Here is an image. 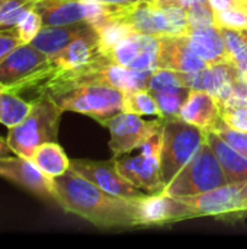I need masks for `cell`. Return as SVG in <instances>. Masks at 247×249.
Masks as SVG:
<instances>
[{
	"mask_svg": "<svg viewBox=\"0 0 247 249\" xmlns=\"http://www.w3.org/2000/svg\"><path fill=\"white\" fill-rule=\"evenodd\" d=\"M55 203L66 212L77 214L99 228L140 226L137 201L114 196L96 187L71 168L52 178Z\"/></svg>",
	"mask_w": 247,
	"mask_h": 249,
	"instance_id": "obj_1",
	"label": "cell"
},
{
	"mask_svg": "<svg viewBox=\"0 0 247 249\" xmlns=\"http://www.w3.org/2000/svg\"><path fill=\"white\" fill-rule=\"evenodd\" d=\"M52 99L63 111H73L96 118L105 124L109 118L124 112L125 93L106 83H83L41 92Z\"/></svg>",
	"mask_w": 247,
	"mask_h": 249,
	"instance_id": "obj_2",
	"label": "cell"
},
{
	"mask_svg": "<svg viewBox=\"0 0 247 249\" xmlns=\"http://www.w3.org/2000/svg\"><path fill=\"white\" fill-rule=\"evenodd\" d=\"M205 142V130L181 117H165L160 146V177L165 187L192 160Z\"/></svg>",
	"mask_w": 247,
	"mask_h": 249,
	"instance_id": "obj_3",
	"label": "cell"
},
{
	"mask_svg": "<svg viewBox=\"0 0 247 249\" xmlns=\"http://www.w3.org/2000/svg\"><path fill=\"white\" fill-rule=\"evenodd\" d=\"M64 111L48 96L38 95L32 101L28 117L13 128H9L7 144L15 155L31 159L35 149L48 142H57L60 118Z\"/></svg>",
	"mask_w": 247,
	"mask_h": 249,
	"instance_id": "obj_4",
	"label": "cell"
},
{
	"mask_svg": "<svg viewBox=\"0 0 247 249\" xmlns=\"http://www.w3.org/2000/svg\"><path fill=\"white\" fill-rule=\"evenodd\" d=\"M105 19L122 22L132 31L147 35H185L189 29L185 7H156L143 0L124 9L112 7Z\"/></svg>",
	"mask_w": 247,
	"mask_h": 249,
	"instance_id": "obj_5",
	"label": "cell"
},
{
	"mask_svg": "<svg viewBox=\"0 0 247 249\" xmlns=\"http://www.w3.org/2000/svg\"><path fill=\"white\" fill-rule=\"evenodd\" d=\"M52 73L49 57L31 42L16 47L0 63V83L4 90L15 93L35 89Z\"/></svg>",
	"mask_w": 247,
	"mask_h": 249,
	"instance_id": "obj_6",
	"label": "cell"
},
{
	"mask_svg": "<svg viewBox=\"0 0 247 249\" xmlns=\"http://www.w3.org/2000/svg\"><path fill=\"white\" fill-rule=\"evenodd\" d=\"M227 184L223 168L211 149L205 142L192 160L185 165L173 181L166 185L165 193L172 197H189L202 194Z\"/></svg>",
	"mask_w": 247,
	"mask_h": 249,
	"instance_id": "obj_7",
	"label": "cell"
},
{
	"mask_svg": "<svg viewBox=\"0 0 247 249\" xmlns=\"http://www.w3.org/2000/svg\"><path fill=\"white\" fill-rule=\"evenodd\" d=\"M160 146L162 131L137 147V155L114 158L115 165L121 175L135 187L151 191L153 194H162L166 187L160 177Z\"/></svg>",
	"mask_w": 247,
	"mask_h": 249,
	"instance_id": "obj_8",
	"label": "cell"
},
{
	"mask_svg": "<svg viewBox=\"0 0 247 249\" xmlns=\"http://www.w3.org/2000/svg\"><path fill=\"white\" fill-rule=\"evenodd\" d=\"M165 124V117L159 120H144L138 114L132 112H121L108 121L106 125L111 131L109 147L114 152L115 158L122 156L124 153L132 152L146 143L150 137L160 133Z\"/></svg>",
	"mask_w": 247,
	"mask_h": 249,
	"instance_id": "obj_9",
	"label": "cell"
},
{
	"mask_svg": "<svg viewBox=\"0 0 247 249\" xmlns=\"http://www.w3.org/2000/svg\"><path fill=\"white\" fill-rule=\"evenodd\" d=\"M160 50L159 35H147L134 32L114 47H111L105 55L118 66L135 69V70H156Z\"/></svg>",
	"mask_w": 247,
	"mask_h": 249,
	"instance_id": "obj_10",
	"label": "cell"
},
{
	"mask_svg": "<svg viewBox=\"0 0 247 249\" xmlns=\"http://www.w3.org/2000/svg\"><path fill=\"white\" fill-rule=\"evenodd\" d=\"M181 198L194 210L195 217H247L242 188L237 185L226 184L202 194Z\"/></svg>",
	"mask_w": 247,
	"mask_h": 249,
	"instance_id": "obj_11",
	"label": "cell"
},
{
	"mask_svg": "<svg viewBox=\"0 0 247 249\" xmlns=\"http://www.w3.org/2000/svg\"><path fill=\"white\" fill-rule=\"evenodd\" d=\"M0 177L25 188L44 200L55 201L54 181L31 159L23 156H0Z\"/></svg>",
	"mask_w": 247,
	"mask_h": 249,
	"instance_id": "obj_12",
	"label": "cell"
},
{
	"mask_svg": "<svg viewBox=\"0 0 247 249\" xmlns=\"http://www.w3.org/2000/svg\"><path fill=\"white\" fill-rule=\"evenodd\" d=\"M70 168L83 178L93 182L96 187L114 196H119L124 198H134L141 196L138 191L140 188L121 175L115 165V160L98 162L87 159H73L70 160Z\"/></svg>",
	"mask_w": 247,
	"mask_h": 249,
	"instance_id": "obj_13",
	"label": "cell"
},
{
	"mask_svg": "<svg viewBox=\"0 0 247 249\" xmlns=\"http://www.w3.org/2000/svg\"><path fill=\"white\" fill-rule=\"evenodd\" d=\"M140 226L165 225L170 222L195 217L194 210L181 198L166 193L153 196H140L135 198Z\"/></svg>",
	"mask_w": 247,
	"mask_h": 249,
	"instance_id": "obj_14",
	"label": "cell"
},
{
	"mask_svg": "<svg viewBox=\"0 0 247 249\" xmlns=\"http://www.w3.org/2000/svg\"><path fill=\"white\" fill-rule=\"evenodd\" d=\"M242 79L234 63H218L191 74V88L207 90L214 96L220 109L233 95L237 82Z\"/></svg>",
	"mask_w": 247,
	"mask_h": 249,
	"instance_id": "obj_15",
	"label": "cell"
},
{
	"mask_svg": "<svg viewBox=\"0 0 247 249\" xmlns=\"http://www.w3.org/2000/svg\"><path fill=\"white\" fill-rule=\"evenodd\" d=\"M160 50L157 69H172L183 73H198L208 67L189 47L185 35H159Z\"/></svg>",
	"mask_w": 247,
	"mask_h": 249,
	"instance_id": "obj_16",
	"label": "cell"
},
{
	"mask_svg": "<svg viewBox=\"0 0 247 249\" xmlns=\"http://www.w3.org/2000/svg\"><path fill=\"white\" fill-rule=\"evenodd\" d=\"M102 55L103 53L100 48V38L95 26V29L74 39L63 51L57 53L55 55H51L49 60L54 67V71H58L82 67Z\"/></svg>",
	"mask_w": 247,
	"mask_h": 249,
	"instance_id": "obj_17",
	"label": "cell"
},
{
	"mask_svg": "<svg viewBox=\"0 0 247 249\" xmlns=\"http://www.w3.org/2000/svg\"><path fill=\"white\" fill-rule=\"evenodd\" d=\"M185 36L191 50L207 64L233 63L223 34L215 25L205 28H189Z\"/></svg>",
	"mask_w": 247,
	"mask_h": 249,
	"instance_id": "obj_18",
	"label": "cell"
},
{
	"mask_svg": "<svg viewBox=\"0 0 247 249\" xmlns=\"http://www.w3.org/2000/svg\"><path fill=\"white\" fill-rule=\"evenodd\" d=\"M178 117L205 131H210L214 130L217 123L221 120V111L211 93L207 90L192 89Z\"/></svg>",
	"mask_w": 247,
	"mask_h": 249,
	"instance_id": "obj_19",
	"label": "cell"
},
{
	"mask_svg": "<svg viewBox=\"0 0 247 249\" xmlns=\"http://www.w3.org/2000/svg\"><path fill=\"white\" fill-rule=\"evenodd\" d=\"M92 29H95V25L89 20L63 26H44L39 34L31 41V44L51 57L63 51L68 44H71L79 36L90 32Z\"/></svg>",
	"mask_w": 247,
	"mask_h": 249,
	"instance_id": "obj_20",
	"label": "cell"
},
{
	"mask_svg": "<svg viewBox=\"0 0 247 249\" xmlns=\"http://www.w3.org/2000/svg\"><path fill=\"white\" fill-rule=\"evenodd\" d=\"M207 143L214 150L223 172L226 175L227 184L243 187L247 181V158L233 149L217 131H207Z\"/></svg>",
	"mask_w": 247,
	"mask_h": 249,
	"instance_id": "obj_21",
	"label": "cell"
},
{
	"mask_svg": "<svg viewBox=\"0 0 247 249\" xmlns=\"http://www.w3.org/2000/svg\"><path fill=\"white\" fill-rule=\"evenodd\" d=\"M31 160L48 177L55 178L70 169V160L57 142H48L38 146Z\"/></svg>",
	"mask_w": 247,
	"mask_h": 249,
	"instance_id": "obj_22",
	"label": "cell"
},
{
	"mask_svg": "<svg viewBox=\"0 0 247 249\" xmlns=\"http://www.w3.org/2000/svg\"><path fill=\"white\" fill-rule=\"evenodd\" d=\"M191 74L172 69H156L147 80V89L151 92H176L191 88Z\"/></svg>",
	"mask_w": 247,
	"mask_h": 249,
	"instance_id": "obj_23",
	"label": "cell"
},
{
	"mask_svg": "<svg viewBox=\"0 0 247 249\" xmlns=\"http://www.w3.org/2000/svg\"><path fill=\"white\" fill-rule=\"evenodd\" d=\"M31 108H32V102L23 101L19 93L3 90L0 123L7 128H13L28 117Z\"/></svg>",
	"mask_w": 247,
	"mask_h": 249,
	"instance_id": "obj_24",
	"label": "cell"
},
{
	"mask_svg": "<svg viewBox=\"0 0 247 249\" xmlns=\"http://www.w3.org/2000/svg\"><path fill=\"white\" fill-rule=\"evenodd\" d=\"M124 111L138 115H157L163 117L162 109L148 89H140L135 92L125 93L124 98Z\"/></svg>",
	"mask_w": 247,
	"mask_h": 249,
	"instance_id": "obj_25",
	"label": "cell"
},
{
	"mask_svg": "<svg viewBox=\"0 0 247 249\" xmlns=\"http://www.w3.org/2000/svg\"><path fill=\"white\" fill-rule=\"evenodd\" d=\"M36 1L38 0H0V31L16 26L25 13L35 7Z\"/></svg>",
	"mask_w": 247,
	"mask_h": 249,
	"instance_id": "obj_26",
	"label": "cell"
},
{
	"mask_svg": "<svg viewBox=\"0 0 247 249\" xmlns=\"http://www.w3.org/2000/svg\"><path fill=\"white\" fill-rule=\"evenodd\" d=\"M220 31L223 34L233 63L236 64L240 74H243L247 70V47L242 31H234L229 28H220Z\"/></svg>",
	"mask_w": 247,
	"mask_h": 249,
	"instance_id": "obj_27",
	"label": "cell"
},
{
	"mask_svg": "<svg viewBox=\"0 0 247 249\" xmlns=\"http://www.w3.org/2000/svg\"><path fill=\"white\" fill-rule=\"evenodd\" d=\"M191 90V88H183L176 92H150L154 95L163 117H178Z\"/></svg>",
	"mask_w": 247,
	"mask_h": 249,
	"instance_id": "obj_28",
	"label": "cell"
},
{
	"mask_svg": "<svg viewBox=\"0 0 247 249\" xmlns=\"http://www.w3.org/2000/svg\"><path fill=\"white\" fill-rule=\"evenodd\" d=\"M44 28V23H42V18L41 15L36 12L35 7H32L31 10H28L25 13V16L16 23V26H13V29L16 31L17 36L20 38V41L23 44H28L31 42L38 34L39 31Z\"/></svg>",
	"mask_w": 247,
	"mask_h": 249,
	"instance_id": "obj_29",
	"label": "cell"
},
{
	"mask_svg": "<svg viewBox=\"0 0 247 249\" xmlns=\"http://www.w3.org/2000/svg\"><path fill=\"white\" fill-rule=\"evenodd\" d=\"M215 26L247 31V7H233L215 12Z\"/></svg>",
	"mask_w": 247,
	"mask_h": 249,
	"instance_id": "obj_30",
	"label": "cell"
},
{
	"mask_svg": "<svg viewBox=\"0 0 247 249\" xmlns=\"http://www.w3.org/2000/svg\"><path fill=\"white\" fill-rule=\"evenodd\" d=\"M189 28H205L215 25V10L210 1L192 4L186 9Z\"/></svg>",
	"mask_w": 247,
	"mask_h": 249,
	"instance_id": "obj_31",
	"label": "cell"
},
{
	"mask_svg": "<svg viewBox=\"0 0 247 249\" xmlns=\"http://www.w3.org/2000/svg\"><path fill=\"white\" fill-rule=\"evenodd\" d=\"M214 131H217L233 149H236L239 153H242L243 156L247 158V133L237 131V130L229 127L223 120H220L217 123V125L214 127Z\"/></svg>",
	"mask_w": 247,
	"mask_h": 249,
	"instance_id": "obj_32",
	"label": "cell"
},
{
	"mask_svg": "<svg viewBox=\"0 0 247 249\" xmlns=\"http://www.w3.org/2000/svg\"><path fill=\"white\" fill-rule=\"evenodd\" d=\"M221 120L231 128L247 133V107L221 109Z\"/></svg>",
	"mask_w": 247,
	"mask_h": 249,
	"instance_id": "obj_33",
	"label": "cell"
},
{
	"mask_svg": "<svg viewBox=\"0 0 247 249\" xmlns=\"http://www.w3.org/2000/svg\"><path fill=\"white\" fill-rule=\"evenodd\" d=\"M23 42L20 41V38L17 36L16 31L13 28L10 29H3L0 31V63L19 45H22Z\"/></svg>",
	"mask_w": 247,
	"mask_h": 249,
	"instance_id": "obj_34",
	"label": "cell"
},
{
	"mask_svg": "<svg viewBox=\"0 0 247 249\" xmlns=\"http://www.w3.org/2000/svg\"><path fill=\"white\" fill-rule=\"evenodd\" d=\"M208 1L211 3V6L214 7L215 12L227 10V9H233V7H247L242 0H208Z\"/></svg>",
	"mask_w": 247,
	"mask_h": 249,
	"instance_id": "obj_35",
	"label": "cell"
},
{
	"mask_svg": "<svg viewBox=\"0 0 247 249\" xmlns=\"http://www.w3.org/2000/svg\"><path fill=\"white\" fill-rule=\"evenodd\" d=\"M105 6H112V7H119V9H124V7H130L132 4H137L138 1L141 0H96Z\"/></svg>",
	"mask_w": 247,
	"mask_h": 249,
	"instance_id": "obj_36",
	"label": "cell"
},
{
	"mask_svg": "<svg viewBox=\"0 0 247 249\" xmlns=\"http://www.w3.org/2000/svg\"><path fill=\"white\" fill-rule=\"evenodd\" d=\"M147 1L156 7H172V6H181V0H143ZM182 7V6H181Z\"/></svg>",
	"mask_w": 247,
	"mask_h": 249,
	"instance_id": "obj_37",
	"label": "cell"
},
{
	"mask_svg": "<svg viewBox=\"0 0 247 249\" xmlns=\"http://www.w3.org/2000/svg\"><path fill=\"white\" fill-rule=\"evenodd\" d=\"M10 153H13V152H12V149L9 147L7 140L0 137V156H9Z\"/></svg>",
	"mask_w": 247,
	"mask_h": 249,
	"instance_id": "obj_38",
	"label": "cell"
},
{
	"mask_svg": "<svg viewBox=\"0 0 247 249\" xmlns=\"http://www.w3.org/2000/svg\"><path fill=\"white\" fill-rule=\"evenodd\" d=\"M242 197H243V204H245V207H246L247 210V181L246 184L242 187Z\"/></svg>",
	"mask_w": 247,
	"mask_h": 249,
	"instance_id": "obj_39",
	"label": "cell"
},
{
	"mask_svg": "<svg viewBox=\"0 0 247 249\" xmlns=\"http://www.w3.org/2000/svg\"><path fill=\"white\" fill-rule=\"evenodd\" d=\"M243 36H245V41H246V47H247V31H242Z\"/></svg>",
	"mask_w": 247,
	"mask_h": 249,
	"instance_id": "obj_40",
	"label": "cell"
},
{
	"mask_svg": "<svg viewBox=\"0 0 247 249\" xmlns=\"http://www.w3.org/2000/svg\"><path fill=\"white\" fill-rule=\"evenodd\" d=\"M242 77H243V79H245V80L247 82V70L245 71V73H243V74H242Z\"/></svg>",
	"mask_w": 247,
	"mask_h": 249,
	"instance_id": "obj_41",
	"label": "cell"
},
{
	"mask_svg": "<svg viewBox=\"0 0 247 249\" xmlns=\"http://www.w3.org/2000/svg\"><path fill=\"white\" fill-rule=\"evenodd\" d=\"M1 93L3 92H0V112H1Z\"/></svg>",
	"mask_w": 247,
	"mask_h": 249,
	"instance_id": "obj_42",
	"label": "cell"
},
{
	"mask_svg": "<svg viewBox=\"0 0 247 249\" xmlns=\"http://www.w3.org/2000/svg\"><path fill=\"white\" fill-rule=\"evenodd\" d=\"M3 90H4V88H3V85L0 83V92H3Z\"/></svg>",
	"mask_w": 247,
	"mask_h": 249,
	"instance_id": "obj_43",
	"label": "cell"
}]
</instances>
